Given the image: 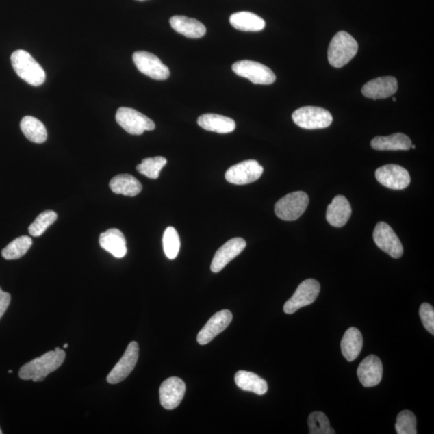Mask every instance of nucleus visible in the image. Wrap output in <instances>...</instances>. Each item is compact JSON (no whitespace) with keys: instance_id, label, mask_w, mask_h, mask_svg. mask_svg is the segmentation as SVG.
I'll return each instance as SVG.
<instances>
[{"instance_id":"nucleus-1","label":"nucleus","mask_w":434,"mask_h":434,"mask_svg":"<svg viewBox=\"0 0 434 434\" xmlns=\"http://www.w3.org/2000/svg\"><path fill=\"white\" fill-rule=\"evenodd\" d=\"M64 359V350L57 348L52 352L45 353L25 364L21 368L19 376L24 381H43L50 373L56 371L62 366Z\"/></svg>"},{"instance_id":"nucleus-2","label":"nucleus","mask_w":434,"mask_h":434,"mask_svg":"<svg viewBox=\"0 0 434 434\" xmlns=\"http://www.w3.org/2000/svg\"><path fill=\"white\" fill-rule=\"evenodd\" d=\"M14 71L21 79L34 86H40L45 81V72L40 64L25 50H16L11 56Z\"/></svg>"},{"instance_id":"nucleus-3","label":"nucleus","mask_w":434,"mask_h":434,"mask_svg":"<svg viewBox=\"0 0 434 434\" xmlns=\"http://www.w3.org/2000/svg\"><path fill=\"white\" fill-rule=\"evenodd\" d=\"M358 43L348 32L341 31L332 38L327 58L331 66L342 68L350 62L358 52Z\"/></svg>"},{"instance_id":"nucleus-4","label":"nucleus","mask_w":434,"mask_h":434,"mask_svg":"<svg viewBox=\"0 0 434 434\" xmlns=\"http://www.w3.org/2000/svg\"><path fill=\"white\" fill-rule=\"evenodd\" d=\"M309 197L306 192H294L288 194L276 203L275 212L279 219L285 221L296 220L307 210Z\"/></svg>"},{"instance_id":"nucleus-5","label":"nucleus","mask_w":434,"mask_h":434,"mask_svg":"<svg viewBox=\"0 0 434 434\" xmlns=\"http://www.w3.org/2000/svg\"><path fill=\"white\" fill-rule=\"evenodd\" d=\"M292 119L297 126L307 130L324 129L330 127L333 122V118L329 110L317 106H304L295 110Z\"/></svg>"},{"instance_id":"nucleus-6","label":"nucleus","mask_w":434,"mask_h":434,"mask_svg":"<svg viewBox=\"0 0 434 434\" xmlns=\"http://www.w3.org/2000/svg\"><path fill=\"white\" fill-rule=\"evenodd\" d=\"M116 121L127 133L140 136L146 131H153L155 124L151 119L137 110L121 107L116 113Z\"/></svg>"},{"instance_id":"nucleus-7","label":"nucleus","mask_w":434,"mask_h":434,"mask_svg":"<svg viewBox=\"0 0 434 434\" xmlns=\"http://www.w3.org/2000/svg\"><path fill=\"white\" fill-rule=\"evenodd\" d=\"M232 69L237 75L247 78L253 84L270 85L276 81L275 73L259 62L244 60L234 63Z\"/></svg>"},{"instance_id":"nucleus-8","label":"nucleus","mask_w":434,"mask_h":434,"mask_svg":"<svg viewBox=\"0 0 434 434\" xmlns=\"http://www.w3.org/2000/svg\"><path fill=\"white\" fill-rule=\"evenodd\" d=\"M320 292V284L316 279H307L298 285L296 292L284 305L283 310L292 315L304 307L309 306L317 299Z\"/></svg>"},{"instance_id":"nucleus-9","label":"nucleus","mask_w":434,"mask_h":434,"mask_svg":"<svg viewBox=\"0 0 434 434\" xmlns=\"http://www.w3.org/2000/svg\"><path fill=\"white\" fill-rule=\"evenodd\" d=\"M133 61L138 71L152 79L163 81L170 77L169 68L154 54L138 51L133 54Z\"/></svg>"},{"instance_id":"nucleus-10","label":"nucleus","mask_w":434,"mask_h":434,"mask_svg":"<svg viewBox=\"0 0 434 434\" xmlns=\"http://www.w3.org/2000/svg\"><path fill=\"white\" fill-rule=\"evenodd\" d=\"M262 166L256 160H246L233 165L225 173V179L230 183L244 186L257 181L263 174Z\"/></svg>"},{"instance_id":"nucleus-11","label":"nucleus","mask_w":434,"mask_h":434,"mask_svg":"<svg viewBox=\"0 0 434 434\" xmlns=\"http://www.w3.org/2000/svg\"><path fill=\"white\" fill-rule=\"evenodd\" d=\"M377 247L394 258L403 257L404 248L394 229L385 222H379L373 232Z\"/></svg>"},{"instance_id":"nucleus-12","label":"nucleus","mask_w":434,"mask_h":434,"mask_svg":"<svg viewBox=\"0 0 434 434\" xmlns=\"http://www.w3.org/2000/svg\"><path fill=\"white\" fill-rule=\"evenodd\" d=\"M375 175L379 183L392 190H403L411 182L408 170L396 164L382 166L376 170Z\"/></svg>"},{"instance_id":"nucleus-13","label":"nucleus","mask_w":434,"mask_h":434,"mask_svg":"<svg viewBox=\"0 0 434 434\" xmlns=\"http://www.w3.org/2000/svg\"><path fill=\"white\" fill-rule=\"evenodd\" d=\"M140 355V347L136 341H132L119 360L116 366L110 372L107 378L109 384L116 385L126 379L135 368Z\"/></svg>"},{"instance_id":"nucleus-14","label":"nucleus","mask_w":434,"mask_h":434,"mask_svg":"<svg viewBox=\"0 0 434 434\" xmlns=\"http://www.w3.org/2000/svg\"><path fill=\"white\" fill-rule=\"evenodd\" d=\"M186 383L178 377L167 379L161 385L159 397L162 406L166 409L177 408L186 395Z\"/></svg>"},{"instance_id":"nucleus-15","label":"nucleus","mask_w":434,"mask_h":434,"mask_svg":"<svg viewBox=\"0 0 434 434\" xmlns=\"http://www.w3.org/2000/svg\"><path fill=\"white\" fill-rule=\"evenodd\" d=\"M233 320V314L229 310H223L215 314L197 335L198 343L201 345L209 344L216 336L224 331Z\"/></svg>"},{"instance_id":"nucleus-16","label":"nucleus","mask_w":434,"mask_h":434,"mask_svg":"<svg viewBox=\"0 0 434 434\" xmlns=\"http://www.w3.org/2000/svg\"><path fill=\"white\" fill-rule=\"evenodd\" d=\"M246 247V242L243 238H236L229 240L215 253L211 264V270L219 273L229 263L237 257Z\"/></svg>"},{"instance_id":"nucleus-17","label":"nucleus","mask_w":434,"mask_h":434,"mask_svg":"<svg viewBox=\"0 0 434 434\" xmlns=\"http://www.w3.org/2000/svg\"><path fill=\"white\" fill-rule=\"evenodd\" d=\"M398 89V83L394 77H382L369 81L362 88V94L366 98L384 99L394 95Z\"/></svg>"},{"instance_id":"nucleus-18","label":"nucleus","mask_w":434,"mask_h":434,"mask_svg":"<svg viewBox=\"0 0 434 434\" xmlns=\"http://www.w3.org/2000/svg\"><path fill=\"white\" fill-rule=\"evenodd\" d=\"M360 383L366 387L380 384L383 376V364L380 358L371 355L360 363L357 370Z\"/></svg>"},{"instance_id":"nucleus-19","label":"nucleus","mask_w":434,"mask_h":434,"mask_svg":"<svg viewBox=\"0 0 434 434\" xmlns=\"http://www.w3.org/2000/svg\"><path fill=\"white\" fill-rule=\"evenodd\" d=\"M352 216V207L348 199L344 196H337L327 207V220L336 228L343 227Z\"/></svg>"},{"instance_id":"nucleus-20","label":"nucleus","mask_w":434,"mask_h":434,"mask_svg":"<svg viewBox=\"0 0 434 434\" xmlns=\"http://www.w3.org/2000/svg\"><path fill=\"white\" fill-rule=\"evenodd\" d=\"M99 243L101 248L114 257L123 258L127 253L126 238L118 229H110L101 233Z\"/></svg>"},{"instance_id":"nucleus-21","label":"nucleus","mask_w":434,"mask_h":434,"mask_svg":"<svg viewBox=\"0 0 434 434\" xmlns=\"http://www.w3.org/2000/svg\"><path fill=\"white\" fill-rule=\"evenodd\" d=\"M170 25L173 29L188 38H201L206 34V27L201 22L183 16L170 18Z\"/></svg>"},{"instance_id":"nucleus-22","label":"nucleus","mask_w":434,"mask_h":434,"mask_svg":"<svg viewBox=\"0 0 434 434\" xmlns=\"http://www.w3.org/2000/svg\"><path fill=\"white\" fill-rule=\"evenodd\" d=\"M197 123L206 131L219 133H231L236 129V123L233 119L216 114L201 115L199 117Z\"/></svg>"},{"instance_id":"nucleus-23","label":"nucleus","mask_w":434,"mask_h":434,"mask_svg":"<svg viewBox=\"0 0 434 434\" xmlns=\"http://www.w3.org/2000/svg\"><path fill=\"white\" fill-rule=\"evenodd\" d=\"M412 146L409 137L403 133L390 136H377L371 142V146L377 151H408Z\"/></svg>"},{"instance_id":"nucleus-24","label":"nucleus","mask_w":434,"mask_h":434,"mask_svg":"<svg viewBox=\"0 0 434 434\" xmlns=\"http://www.w3.org/2000/svg\"><path fill=\"white\" fill-rule=\"evenodd\" d=\"M342 354L349 362L359 357L363 348V336L357 327H350L346 331L340 344Z\"/></svg>"},{"instance_id":"nucleus-25","label":"nucleus","mask_w":434,"mask_h":434,"mask_svg":"<svg viewBox=\"0 0 434 434\" xmlns=\"http://www.w3.org/2000/svg\"><path fill=\"white\" fill-rule=\"evenodd\" d=\"M229 21L234 29L244 31H259L266 27V22L262 18L249 12L234 13L230 16Z\"/></svg>"},{"instance_id":"nucleus-26","label":"nucleus","mask_w":434,"mask_h":434,"mask_svg":"<svg viewBox=\"0 0 434 434\" xmlns=\"http://www.w3.org/2000/svg\"><path fill=\"white\" fill-rule=\"evenodd\" d=\"M235 383L240 389L257 395H264L268 391L267 382L253 372H238L235 375Z\"/></svg>"},{"instance_id":"nucleus-27","label":"nucleus","mask_w":434,"mask_h":434,"mask_svg":"<svg viewBox=\"0 0 434 434\" xmlns=\"http://www.w3.org/2000/svg\"><path fill=\"white\" fill-rule=\"evenodd\" d=\"M110 188L115 194L127 196H136L142 191V184L129 174H121L114 177L110 182Z\"/></svg>"},{"instance_id":"nucleus-28","label":"nucleus","mask_w":434,"mask_h":434,"mask_svg":"<svg viewBox=\"0 0 434 434\" xmlns=\"http://www.w3.org/2000/svg\"><path fill=\"white\" fill-rule=\"evenodd\" d=\"M21 129L27 140L32 142L43 143L47 140V130L38 118L31 116L23 118Z\"/></svg>"},{"instance_id":"nucleus-29","label":"nucleus","mask_w":434,"mask_h":434,"mask_svg":"<svg viewBox=\"0 0 434 434\" xmlns=\"http://www.w3.org/2000/svg\"><path fill=\"white\" fill-rule=\"evenodd\" d=\"M31 244L32 240L30 237L21 236L14 240L3 249L2 256L6 260L19 259L29 251Z\"/></svg>"},{"instance_id":"nucleus-30","label":"nucleus","mask_w":434,"mask_h":434,"mask_svg":"<svg viewBox=\"0 0 434 434\" xmlns=\"http://www.w3.org/2000/svg\"><path fill=\"white\" fill-rule=\"evenodd\" d=\"M168 161L164 157H155V158H147L142 161L140 164L137 165L136 169L138 173L144 175L150 179H158L161 170L167 164Z\"/></svg>"},{"instance_id":"nucleus-31","label":"nucleus","mask_w":434,"mask_h":434,"mask_svg":"<svg viewBox=\"0 0 434 434\" xmlns=\"http://www.w3.org/2000/svg\"><path fill=\"white\" fill-rule=\"evenodd\" d=\"M309 433L311 434H334L327 416L322 412H313L308 418Z\"/></svg>"},{"instance_id":"nucleus-32","label":"nucleus","mask_w":434,"mask_h":434,"mask_svg":"<svg viewBox=\"0 0 434 434\" xmlns=\"http://www.w3.org/2000/svg\"><path fill=\"white\" fill-rule=\"evenodd\" d=\"M58 219V214L52 210L44 211L40 214L34 222L29 228V232L32 237H40L50 225H52Z\"/></svg>"},{"instance_id":"nucleus-33","label":"nucleus","mask_w":434,"mask_h":434,"mask_svg":"<svg viewBox=\"0 0 434 434\" xmlns=\"http://www.w3.org/2000/svg\"><path fill=\"white\" fill-rule=\"evenodd\" d=\"M164 251L169 259L177 257L180 248V240L177 231L174 227L166 229L163 238Z\"/></svg>"},{"instance_id":"nucleus-34","label":"nucleus","mask_w":434,"mask_h":434,"mask_svg":"<svg viewBox=\"0 0 434 434\" xmlns=\"http://www.w3.org/2000/svg\"><path fill=\"white\" fill-rule=\"evenodd\" d=\"M396 431L398 434H417V419L409 410H404L397 415Z\"/></svg>"},{"instance_id":"nucleus-35","label":"nucleus","mask_w":434,"mask_h":434,"mask_svg":"<svg viewBox=\"0 0 434 434\" xmlns=\"http://www.w3.org/2000/svg\"><path fill=\"white\" fill-rule=\"evenodd\" d=\"M420 318L422 324L429 333L434 334V309L431 304L424 303L420 307Z\"/></svg>"},{"instance_id":"nucleus-36","label":"nucleus","mask_w":434,"mask_h":434,"mask_svg":"<svg viewBox=\"0 0 434 434\" xmlns=\"http://www.w3.org/2000/svg\"><path fill=\"white\" fill-rule=\"evenodd\" d=\"M10 303L11 294L8 292H3L1 288H0V320H1L4 314H5Z\"/></svg>"},{"instance_id":"nucleus-37","label":"nucleus","mask_w":434,"mask_h":434,"mask_svg":"<svg viewBox=\"0 0 434 434\" xmlns=\"http://www.w3.org/2000/svg\"><path fill=\"white\" fill-rule=\"evenodd\" d=\"M68 347V344H66L64 345V348H67Z\"/></svg>"},{"instance_id":"nucleus-38","label":"nucleus","mask_w":434,"mask_h":434,"mask_svg":"<svg viewBox=\"0 0 434 434\" xmlns=\"http://www.w3.org/2000/svg\"><path fill=\"white\" fill-rule=\"evenodd\" d=\"M411 149H416V146L415 145L411 146Z\"/></svg>"},{"instance_id":"nucleus-39","label":"nucleus","mask_w":434,"mask_h":434,"mask_svg":"<svg viewBox=\"0 0 434 434\" xmlns=\"http://www.w3.org/2000/svg\"><path fill=\"white\" fill-rule=\"evenodd\" d=\"M392 100H394V103H396V98L392 99Z\"/></svg>"},{"instance_id":"nucleus-40","label":"nucleus","mask_w":434,"mask_h":434,"mask_svg":"<svg viewBox=\"0 0 434 434\" xmlns=\"http://www.w3.org/2000/svg\"><path fill=\"white\" fill-rule=\"evenodd\" d=\"M137 1H146V0H137Z\"/></svg>"},{"instance_id":"nucleus-41","label":"nucleus","mask_w":434,"mask_h":434,"mask_svg":"<svg viewBox=\"0 0 434 434\" xmlns=\"http://www.w3.org/2000/svg\"><path fill=\"white\" fill-rule=\"evenodd\" d=\"M2 433H3L2 429H0V434H2Z\"/></svg>"},{"instance_id":"nucleus-42","label":"nucleus","mask_w":434,"mask_h":434,"mask_svg":"<svg viewBox=\"0 0 434 434\" xmlns=\"http://www.w3.org/2000/svg\"><path fill=\"white\" fill-rule=\"evenodd\" d=\"M8 372L9 373H12V370H9Z\"/></svg>"}]
</instances>
